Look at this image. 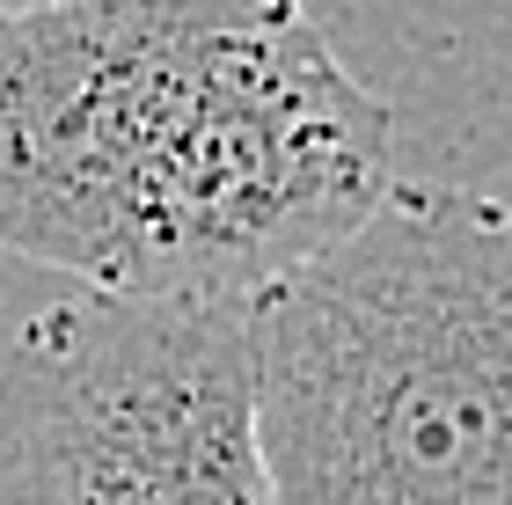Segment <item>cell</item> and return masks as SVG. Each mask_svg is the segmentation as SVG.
<instances>
[{"label":"cell","mask_w":512,"mask_h":505,"mask_svg":"<svg viewBox=\"0 0 512 505\" xmlns=\"http://www.w3.org/2000/svg\"><path fill=\"white\" fill-rule=\"evenodd\" d=\"M395 183V118L308 0L0 22V249L88 293L256 301Z\"/></svg>","instance_id":"cell-1"},{"label":"cell","mask_w":512,"mask_h":505,"mask_svg":"<svg viewBox=\"0 0 512 505\" xmlns=\"http://www.w3.org/2000/svg\"><path fill=\"white\" fill-rule=\"evenodd\" d=\"M271 505H512V205L388 183L249 301Z\"/></svg>","instance_id":"cell-2"},{"label":"cell","mask_w":512,"mask_h":505,"mask_svg":"<svg viewBox=\"0 0 512 505\" xmlns=\"http://www.w3.org/2000/svg\"><path fill=\"white\" fill-rule=\"evenodd\" d=\"M0 505H271L249 301L74 293L0 359Z\"/></svg>","instance_id":"cell-3"},{"label":"cell","mask_w":512,"mask_h":505,"mask_svg":"<svg viewBox=\"0 0 512 505\" xmlns=\"http://www.w3.org/2000/svg\"><path fill=\"white\" fill-rule=\"evenodd\" d=\"M37 8H66V0H0V22H15V15H37Z\"/></svg>","instance_id":"cell-4"}]
</instances>
